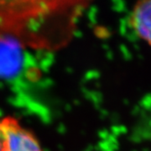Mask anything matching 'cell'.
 Segmentation results:
<instances>
[{"label":"cell","mask_w":151,"mask_h":151,"mask_svg":"<svg viewBox=\"0 0 151 151\" xmlns=\"http://www.w3.org/2000/svg\"><path fill=\"white\" fill-rule=\"evenodd\" d=\"M1 151H44L34 134L14 117L0 119Z\"/></svg>","instance_id":"cell-2"},{"label":"cell","mask_w":151,"mask_h":151,"mask_svg":"<svg viewBox=\"0 0 151 151\" xmlns=\"http://www.w3.org/2000/svg\"><path fill=\"white\" fill-rule=\"evenodd\" d=\"M2 150V138H1V133H0V151Z\"/></svg>","instance_id":"cell-4"},{"label":"cell","mask_w":151,"mask_h":151,"mask_svg":"<svg viewBox=\"0 0 151 151\" xmlns=\"http://www.w3.org/2000/svg\"><path fill=\"white\" fill-rule=\"evenodd\" d=\"M92 0H0V42L56 51L71 41Z\"/></svg>","instance_id":"cell-1"},{"label":"cell","mask_w":151,"mask_h":151,"mask_svg":"<svg viewBox=\"0 0 151 151\" xmlns=\"http://www.w3.org/2000/svg\"><path fill=\"white\" fill-rule=\"evenodd\" d=\"M134 33L151 46V0H137L129 15Z\"/></svg>","instance_id":"cell-3"}]
</instances>
